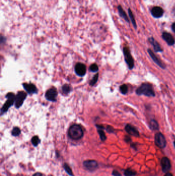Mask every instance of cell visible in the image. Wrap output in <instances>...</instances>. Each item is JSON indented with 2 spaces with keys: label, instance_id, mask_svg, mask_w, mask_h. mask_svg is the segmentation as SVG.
Wrapping results in <instances>:
<instances>
[{
  "label": "cell",
  "instance_id": "6da1fadb",
  "mask_svg": "<svg viewBox=\"0 0 175 176\" xmlns=\"http://www.w3.org/2000/svg\"><path fill=\"white\" fill-rule=\"evenodd\" d=\"M137 95H145L148 97H155V92L153 86L149 83H143L136 91Z\"/></svg>",
  "mask_w": 175,
  "mask_h": 176
},
{
  "label": "cell",
  "instance_id": "7a4b0ae2",
  "mask_svg": "<svg viewBox=\"0 0 175 176\" xmlns=\"http://www.w3.org/2000/svg\"><path fill=\"white\" fill-rule=\"evenodd\" d=\"M83 129L79 125H73L68 130V136L72 140H80L83 137Z\"/></svg>",
  "mask_w": 175,
  "mask_h": 176
},
{
  "label": "cell",
  "instance_id": "3957f363",
  "mask_svg": "<svg viewBox=\"0 0 175 176\" xmlns=\"http://www.w3.org/2000/svg\"><path fill=\"white\" fill-rule=\"evenodd\" d=\"M6 98H7V101L5 102L4 105H3L2 108L1 109L2 114L7 112L8 109L14 105V103L16 100V97L12 93H9L6 95Z\"/></svg>",
  "mask_w": 175,
  "mask_h": 176
},
{
  "label": "cell",
  "instance_id": "277c9868",
  "mask_svg": "<svg viewBox=\"0 0 175 176\" xmlns=\"http://www.w3.org/2000/svg\"><path fill=\"white\" fill-rule=\"evenodd\" d=\"M123 52L126 63L127 64L128 68L132 70L134 67V60L130 53V50L127 47H124Z\"/></svg>",
  "mask_w": 175,
  "mask_h": 176
},
{
  "label": "cell",
  "instance_id": "5b68a950",
  "mask_svg": "<svg viewBox=\"0 0 175 176\" xmlns=\"http://www.w3.org/2000/svg\"><path fill=\"white\" fill-rule=\"evenodd\" d=\"M155 144L160 148H164L166 145V141L162 133L158 132L155 134Z\"/></svg>",
  "mask_w": 175,
  "mask_h": 176
},
{
  "label": "cell",
  "instance_id": "8992f818",
  "mask_svg": "<svg viewBox=\"0 0 175 176\" xmlns=\"http://www.w3.org/2000/svg\"><path fill=\"white\" fill-rule=\"evenodd\" d=\"M26 96H27V94L23 91L18 92L16 96V100H15L16 108H19L22 105L23 102L26 98Z\"/></svg>",
  "mask_w": 175,
  "mask_h": 176
},
{
  "label": "cell",
  "instance_id": "52a82bcc",
  "mask_svg": "<svg viewBox=\"0 0 175 176\" xmlns=\"http://www.w3.org/2000/svg\"><path fill=\"white\" fill-rule=\"evenodd\" d=\"M57 95H58V92L56 89L52 88L47 91L45 94V97L47 100L50 101L54 102L56 100Z\"/></svg>",
  "mask_w": 175,
  "mask_h": 176
},
{
  "label": "cell",
  "instance_id": "ba28073f",
  "mask_svg": "<svg viewBox=\"0 0 175 176\" xmlns=\"http://www.w3.org/2000/svg\"><path fill=\"white\" fill-rule=\"evenodd\" d=\"M83 165L86 169L90 171H94L98 167V164L96 161L86 160L83 162Z\"/></svg>",
  "mask_w": 175,
  "mask_h": 176
},
{
  "label": "cell",
  "instance_id": "9c48e42d",
  "mask_svg": "<svg viewBox=\"0 0 175 176\" xmlns=\"http://www.w3.org/2000/svg\"><path fill=\"white\" fill-rule=\"evenodd\" d=\"M161 165L162 171L164 173H166L171 169V161L167 157H164L162 159L161 161Z\"/></svg>",
  "mask_w": 175,
  "mask_h": 176
},
{
  "label": "cell",
  "instance_id": "30bf717a",
  "mask_svg": "<svg viewBox=\"0 0 175 176\" xmlns=\"http://www.w3.org/2000/svg\"><path fill=\"white\" fill-rule=\"evenodd\" d=\"M75 72L76 74L80 76H83L85 75L86 68L83 63H78L75 66Z\"/></svg>",
  "mask_w": 175,
  "mask_h": 176
},
{
  "label": "cell",
  "instance_id": "8fae6325",
  "mask_svg": "<svg viewBox=\"0 0 175 176\" xmlns=\"http://www.w3.org/2000/svg\"><path fill=\"white\" fill-rule=\"evenodd\" d=\"M147 51H148V54L150 55V57L153 59V61H154L158 66H159L162 69H165V67H166L165 65L160 60L159 58L158 57L156 56V55L154 54V53L152 50L150 49H148Z\"/></svg>",
  "mask_w": 175,
  "mask_h": 176
},
{
  "label": "cell",
  "instance_id": "7c38bea8",
  "mask_svg": "<svg viewBox=\"0 0 175 176\" xmlns=\"http://www.w3.org/2000/svg\"><path fill=\"white\" fill-rule=\"evenodd\" d=\"M125 130L127 133L131 136L136 137H139V132L135 127L132 126L131 125L127 124L125 127Z\"/></svg>",
  "mask_w": 175,
  "mask_h": 176
},
{
  "label": "cell",
  "instance_id": "4fadbf2b",
  "mask_svg": "<svg viewBox=\"0 0 175 176\" xmlns=\"http://www.w3.org/2000/svg\"><path fill=\"white\" fill-rule=\"evenodd\" d=\"M151 12L153 17L156 18H159L163 15L164 10L161 7L159 6H155L153 7V9H152Z\"/></svg>",
  "mask_w": 175,
  "mask_h": 176
},
{
  "label": "cell",
  "instance_id": "5bb4252c",
  "mask_svg": "<svg viewBox=\"0 0 175 176\" xmlns=\"http://www.w3.org/2000/svg\"><path fill=\"white\" fill-rule=\"evenodd\" d=\"M162 38L166 41V43L168 44V45L172 46L175 44V39L174 38L173 36L168 33L164 32L162 34Z\"/></svg>",
  "mask_w": 175,
  "mask_h": 176
},
{
  "label": "cell",
  "instance_id": "9a60e30c",
  "mask_svg": "<svg viewBox=\"0 0 175 176\" xmlns=\"http://www.w3.org/2000/svg\"><path fill=\"white\" fill-rule=\"evenodd\" d=\"M23 86L25 90L29 94L36 93L38 91L36 86H34V84H23Z\"/></svg>",
  "mask_w": 175,
  "mask_h": 176
},
{
  "label": "cell",
  "instance_id": "2e32d148",
  "mask_svg": "<svg viewBox=\"0 0 175 176\" xmlns=\"http://www.w3.org/2000/svg\"><path fill=\"white\" fill-rule=\"evenodd\" d=\"M148 41L154 46V49L155 52H161L163 51V50L162 49L159 44L158 43L157 41L155 40V39L153 38H150L148 39Z\"/></svg>",
  "mask_w": 175,
  "mask_h": 176
},
{
  "label": "cell",
  "instance_id": "e0dca14e",
  "mask_svg": "<svg viewBox=\"0 0 175 176\" xmlns=\"http://www.w3.org/2000/svg\"><path fill=\"white\" fill-rule=\"evenodd\" d=\"M150 127L153 130H157L159 128L158 122L155 120H150Z\"/></svg>",
  "mask_w": 175,
  "mask_h": 176
},
{
  "label": "cell",
  "instance_id": "ac0fdd59",
  "mask_svg": "<svg viewBox=\"0 0 175 176\" xmlns=\"http://www.w3.org/2000/svg\"><path fill=\"white\" fill-rule=\"evenodd\" d=\"M118 11H119V14H120V16H121V17H122L124 20H125L127 22H129L128 18L127 17V15H126L125 12L124 11V10L123 8H122L121 6H118Z\"/></svg>",
  "mask_w": 175,
  "mask_h": 176
},
{
  "label": "cell",
  "instance_id": "d6986e66",
  "mask_svg": "<svg viewBox=\"0 0 175 176\" xmlns=\"http://www.w3.org/2000/svg\"><path fill=\"white\" fill-rule=\"evenodd\" d=\"M137 173L135 170H132L130 168L126 169L124 173V175L125 176H135L136 175Z\"/></svg>",
  "mask_w": 175,
  "mask_h": 176
},
{
  "label": "cell",
  "instance_id": "ffe728a7",
  "mask_svg": "<svg viewBox=\"0 0 175 176\" xmlns=\"http://www.w3.org/2000/svg\"><path fill=\"white\" fill-rule=\"evenodd\" d=\"M128 14H129V16H130V20L132 22V24L134 25V26L135 27V28H137V25H136V21H135V18H134V16L133 15V14L132 13V11H131L130 9H128Z\"/></svg>",
  "mask_w": 175,
  "mask_h": 176
},
{
  "label": "cell",
  "instance_id": "44dd1931",
  "mask_svg": "<svg viewBox=\"0 0 175 176\" xmlns=\"http://www.w3.org/2000/svg\"><path fill=\"white\" fill-rule=\"evenodd\" d=\"M128 87L125 84L122 85L120 87V91L123 94H126L128 92Z\"/></svg>",
  "mask_w": 175,
  "mask_h": 176
},
{
  "label": "cell",
  "instance_id": "7402d4cb",
  "mask_svg": "<svg viewBox=\"0 0 175 176\" xmlns=\"http://www.w3.org/2000/svg\"><path fill=\"white\" fill-rule=\"evenodd\" d=\"M32 144L34 146H37L40 143V140L38 136H34L32 139Z\"/></svg>",
  "mask_w": 175,
  "mask_h": 176
},
{
  "label": "cell",
  "instance_id": "603a6c76",
  "mask_svg": "<svg viewBox=\"0 0 175 176\" xmlns=\"http://www.w3.org/2000/svg\"><path fill=\"white\" fill-rule=\"evenodd\" d=\"M64 169H65V171L67 172V173H68V175H70V176H74V174L72 173V169H71L70 167L68 165V164H66V163H65L64 165Z\"/></svg>",
  "mask_w": 175,
  "mask_h": 176
},
{
  "label": "cell",
  "instance_id": "cb8c5ba5",
  "mask_svg": "<svg viewBox=\"0 0 175 176\" xmlns=\"http://www.w3.org/2000/svg\"><path fill=\"white\" fill-rule=\"evenodd\" d=\"M11 133H12V135L14 136V137L19 136L21 133L20 129L18 127H14L12 129V131Z\"/></svg>",
  "mask_w": 175,
  "mask_h": 176
},
{
  "label": "cell",
  "instance_id": "d4e9b609",
  "mask_svg": "<svg viewBox=\"0 0 175 176\" xmlns=\"http://www.w3.org/2000/svg\"><path fill=\"white\" fill-rule=\"evenodd\" d=\"M62 91H63V93H64L66 94H67L68 93L70 92L71 91V88L70 87V86L68 85H64L62 87Z\"/></svg>",
  "mask_w": 175,
  "mask_h": 176
},
{
  "label": "cell",
  "instance_id": "484cf974",
  "mask_svg": "<svg viewBox=\"0 0 175 176\" xmlns=\"http://www.w3.org/2000/svg\"><path fill=\"white\" fill-rule=\"evenodd\" d=\"M98 133H99V135H100V137L101 138V140L102 141H105L106 139V137L105 136V134L104 133L102 130H101V129H99L98 130Z\"/></svg>",
  "mask_w": 175,
  "mask_h": 176
},
{
  "label": "cell",
  "instance_id": "4316f807",
  "mask_svg": "<svg viewBox=\"0 0 175 176\" xmlns=\"http://www.w3.org/2000/svg\"><path fill=\"white\" fill-rule=\"evenodd\" d=\"M99 70V68H98V66H97V64H92L90 67V70L92 72H97Z\"/></svg>",
  "mask_w": 175,
  "mask_h": 176
},
{
  "label": "cell",
  "instance_id": "83f0119b",
  "mask_svg": "<svg viewBox=\"0 0 175 176\" xmlns=\"http://www.w3.org/2000/svg\"><path fill=\"white\" fill-rule=\"evenodd\" d=\"M99 74H96V75H94V77H93L92 80H91V81L90 82V85L91 86H94L95 84L96 83L97 81H98V77H99Z\"/></svg>",
  "mask_w": 175,
  "mask_h": 176
},
{
  "label": "cell",
  "instance_id": "f1b7e54d",
  "mask_svg": "<svg viewBox=\"0 0 175 176\" xmlns=\"http://www.w3.org/2000/svg\"><path fill=\"white\" fill-rule=\"evenodd\" d=\"M112 175L114 176H121V174L117 170H114L112 173Z\"/></svg>",
  "mask_w": 175,
  "mask_h": 176
},
{
  "label": "cell",
  "instance_id": "f546056e",
  "mask_svg": "<svg viewBox=\"0 0 175 176\" xmlns=\"http://www.w3.org/2000/svg\"><path fill=\"white\" fill-rule=\"evenodd\" d=\"M106 130L108 132L112 133V132H114V129L112 128V127L110 126H108L107 128H106Z\"/></svg>",
  "mask_w": 175,
  "mask_h": 176
},
{
  "label": "cell",
  "instance_id": "4dcf8cb0",
  "mask_svg": "<svg viewBox=\"0 0 175 176\" xmlns=\"http://www.w3.org/2000/svg\"><path fill=\"white\" fill-rule=\"evenodd\" d=\"M124 140H125V141L126 143H130L131 142V141H132V139H131V138L128 136H126L125 137V138H124Z\"/></svg>",
  "mask_w": 175,
  "mask_h": 176
},
{
  "label": "cell",
  "instance_id": "1f68e13d",
  "mask_svg": "<svg viewBox=\"0 0 175 176\" xmlns=\"http://www.w3.org/2000/svg\"><path fill=\"white\" fill-rule=\"evenodd\" d=\"M32 176H42V175L40 173H37L34 174Z\"/></svg>",
  "mask_w": 175,
  "mask_h": 176
},
{
  "label": "cell",
  "instance_id": "d6a6232c",
  "mask_svg": "<svg viewBox=\"0 0 175 176\" xmlns=\"http://www.w3.org/2000/svg\"><path fill=\"white\" fill-rule=\"evenodd\" d=\"M172 29H173V30L174 31V32H175V22L173 24H172Z\"/></svg>",
  "mask_w": 175,
  "mask_h": 176
},
{
  "label": "cell",
  "instance_id": "836d02e7",
  "mask_svg": "<svg viewBox=\"0 0 175 176\" xmlns=\"http://www.w3.org/2000/svg\"><path fill=\"white\" fill-rule=\"evenodd\" d=\"M164 176H173V175L172 174H171V173H166V174L164 175Z\"/></svg>",
  "mask_w": 175,
  "mask_h": 176
},
{
  "label": "cell",
  "instance_id": "e575fe53",
  "mask_svg": "<svg viewBox=\"0 0 175 176\" xmlns=\"http://www.w3.org/2000/svg\"><path fill=\"white\" fill-rule=\"evenodd\" d=\"M131 147H132L133 148H134V149H137V147L136 146V145L135 144H132L131 145Z\"/></svg>",
  "mask_w": 175,
  "mask_h": 176
},
{
  "label": "cell",
  "instance_id": "d590c367",
  "mask_svg": "<svg viewBox=\"0 0 175 176\" xmlns=\"http://www.w3.org/2000/svg\"><path fill=\"white\" fill-rule=\"evenodd\" d=\"M174 146H175V141L174 142Z\"/></svg>",
  "mask_w": 175,
  "mask_h": 176
}]
</instances>
